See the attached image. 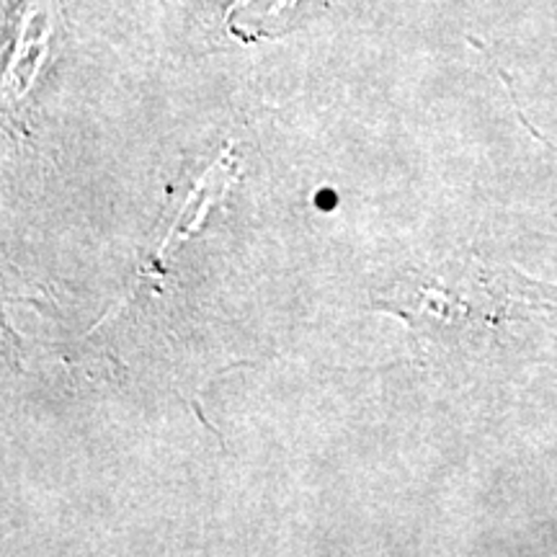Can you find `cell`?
Masks as SVG:
<instances>
[{
    "mask_svg": "<svg viewBox=\"0 0 557 557\" xmlns=\"http://www.w3.org/2000/svg\"><path fill=\"white\" fill-rule=\"evenodd\" d=\"M387 310L400 312L421 336L442 344H462L465 338H480V331L491 336L504 329L517 308H529L532 297L524 284L517 287L506 274L480 267L478 261L451 263L442 274L408 276L387 295Z\"/></svg>",
    "mask_w": 557,
    "mask_h": 557,
    "instance_id": "6da1fadb",
    "label": "cell"
},
{
    "mask_svg": "<svg viewBox=\"0 0 557 557\" xmlns=\"http://www.w3.org/2000/svg\"><path fill=\"white\" fill-rule=\"evenodd\" d=\"M297 3L299 0H235L227 24L243 39L267 37V34H276L278 24Z\"/></svg>",
    "mask_w": 557,
    "mask_h": 557,
    "instance_id": "7a4b0ae2",
    "label": "cell"
}]
</instances>
